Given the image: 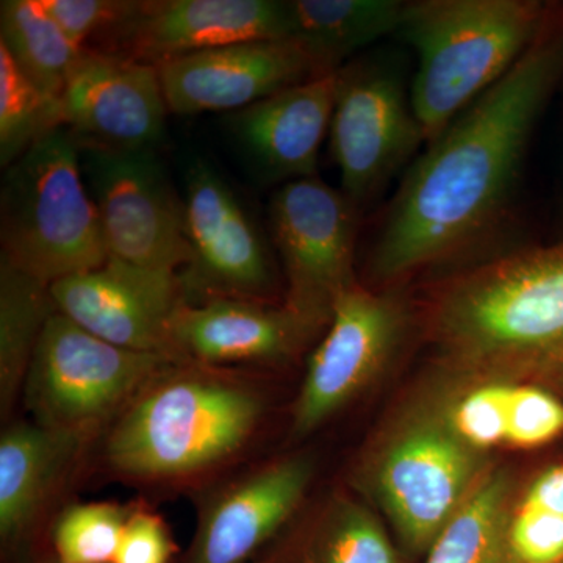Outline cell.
Segmentation results:
<instances>
[{"instance_id":"cell-1","label":"cell","mask_w":563,"mask_h":563,"mask_svg":"<svg viewBox=\"0 0 563 563\" xmlns=\"http://www.w3.org/2000/svg\"><path fill=\"white\" fill-rule=\"evenodd\" d=\"M563 73V31L544 20L514 68L413 162L366 257L376 288L470 262L507 224L533 128Z\"/></svg>"},{"instance_id":"cell-2","label":"cell","mask_w":563,"mask_h":563,"mask_svg":"<svg viewBox=\"0 0 563 563\" xmlns=\"http://www.w3.org/2000/svg\"><path fill=\"white\" fill-rule=\"evenodd\" d=\"M442 362L533 383L563 373V242L507 252L451 274L429 298Z\"/></svg>"},{"instance_id":"cell-3","label":"cell","mask_w":563,"mask_h":563,"mask_svg":"<svg viewBox=\"0 0 563 563\" xmlns=\"http://www.w3.org/2000/svg\"><path fill=\"white\" fill-rule=\"evenodd\" d=\"M265 413V395L243 374L173 363L111 422L103 459L135 483H185L243 453Z\"/></svg>"},{"instance_id":"cell-4","label":"cell","mask_w":563,"mask_h":563,"mask_svg":"<svg viewBox=\"0 0 563 563\" xmlns=\"http://www.w3.org/2000/svg\"><path fill=\"white\" fill-rule=\"evenodd\" d=\"M544 20L533 0L404 2L396 33L417 52L409 92L426 146L514 68Z\"/></svg>"},{"instance_id":"cell-5","label":"cell","mask_w":563,"mask_h":563,"mask_svg":"<svg viewBox=\"0 0 563 563\" xmlns=\"http://www.w3.org/2000/svg\"><path fill=\"white\" fill-rule=\"evenodd\" d=\"M492 466L490 455L454 432L428 388L376 437L355 483L387 515L404 547L426 554Z\"/></svg>"},{"instance_id":"cell-6","label":"cell","mask_w":563,"mask_h":563,"mask_svg":"<svg viewBox=\"0 0 563 563\" xmlns=\"http://www.w3.org/2000/svg\"><path fill=\"white\" fill-rule=\"evenodd\" d=\"M0 240L3 261L49 287L109 261L80 147L68 129L41 140L5 169Z\"/></svg>"},{"instance_id":"cell-7","label":"cell","mask_w":563,"mask_h":563,"mask_svg":"<svg viewBox=\"0 0 563 563\" xmlns=\"http://www.w3.org/2000/svg\"><path fill=\"white\" fill-rule=\"evenodd\" d=\"M173 363L180 362L114 346L57 312L33 355L25 404L38 424L90 440Z\"/></svg>"},{"instance_id":"cell-8","label":"cell","mask_w":563,"mask_h":563,"mask_svg":"<svg viewBox=\"0 0 563 563\" xmlns=\"http://www.w3.org/2000/svg\"><path fill=\"white\" fill-rule=\"evenodd\" d=\"M413 313L396 287L352 285L340 296L310 354L292 407L291 437L303 439L383 377L402 350Z\"/></svg>"},{"instance_id":"cell-9","label":"cell","mask_w":563,"mask_h":563,"mask_svg":"<svg viewBox=\"0 0 563 563\" xmlns=\"http://www.w3.org/2000/svg\"><path fill=\"white\" fill-rule=\"evenodd\" d=\"M361 210L320 177L280 185L268 207L269 236L284 269V303L321 331L355 279Z\"/></svg>"},{"instance_id":"cell-10","label":"cell","mask_w":563,"mask_h":563,"mask_svg":"<svg viewBox=\"0 0 563 563\" xmlns=\"http://www.w3.org/2000/svg\"><path fill=\"white\" fill-rule=\"evenodd\" d=\"M329 139L342 191L361 211L426 144L401 76L368 58L336 70Z\"/></svg>"},{"instance_id":"cell-11","label":"cell","mask_w":563,"mask_h":563,"mask_svg":"<svg viewBox=\"0 0 563 563\" xmlns=\"http://www.w3.org/2000/svg\"><path fill=\"white\" fill-rule=\"evenodd\" d=\"M109 258L179 274L190 261L184 199L147 151L80 150Z\"/></svg>"},{"instance_id":"cell-12","label":"cell","mask_w":563,"mask_h":563,"mask_svg":"<svg viewBox=\"0 0 563 563\" xmlns=\"http://www.w3.org/2000/svg\"><path fill=\"white\" fill-rule=\"evenodd\" d=\"M185 232L190 261L179 273L185 302L214 298L274 302L276 266L236 191L209 163L187 174Z\"/></svg>"},{"instance_id":"cell-13","label":"cell","mask_w":563,"mask_h":563,"mask_svg":"<svg viewBox=\"0 0 563 563\" xmlns=\"http://www.w3.org/2000/svg\"><path fill=\"white\" fill-rule=\"evenodd\" d=\"M290 38L279 0H135L125 20L90 51L161 66L196 52Z\"/></svg>"},{"instance_id":"cell-14","label":"cell","mask_w":563,"mask_h":563,"mask_svg":"<svg viewBox=\"0 0 563 563\" xmlns=\"http://www.w3.org/2000/svg\"><path fill=\"white\" fill-rule=\"evenodd\" d=\"M58 312L129 351L174 355V318L185 303L179 274L109 258L99 268L51 285Z\"/></svg>"},{"instance_id":"cell-15","label":"cell","mask_w":563,"mask_h":563,"mask_svg":"<svg viewBox=\"0 0 563 563\" xmlns=\"http://www.w3.org/2000/svg\"><path fill=\"white\" fill-rule=\"evenodd\" d=\"M65 128L80 150H155L168 103L157 66L85 49L62 95Z\"/></svg>"},{"instance_id":"cell-16","label":"cell","mask_w":563,"mask_h":563,"mask_svg":"<svg viewBox=\"0 0 563 563\" xmlns=\"http://www.w3.org/2000/svg\"><path fill=\"white\" fill-rule=\"evenodd\" d=\"M169 113L240 111L321 76L295 40H255L196 52L157 66Z\"/></svg>"},{"instance_id":"cell-17","label":"cell","mask_w":563,"mask_h":563,"mask_svg":"<svg viewBox=\"0 0 563 563\" xmlns=\"http://www.w3.org/2000/svg\"><path fill=\"white\" fill-rule=\"evenodd\" d=\"M310 455L292 454L236 477L199 515L188 563H243L301 506L312 484Z\"/></svg>"},{"instance_id":"cell-18","label":"cell","mask_w":563,"mask_h":563,"mask_svg":"<svg viewBox=\"0 0 563 563\" xmlns=\"http://www.w3.org/2000/svg\"><path fill=\"white\" fill-rule=\"evenodd\" d=\"M320 332L284 301L214 298L185 302L174 318L172 340L180 363L228 368L288 361Z\"/></svg>"},{"instance_id":"cell-19","label":"cell","mask_w":563,"mask_h":563,"mask_svg":"<svg viewBox=\"0 0 563 563\" xmlns=\"http://www.w3.org/2000/svg\"><path fill=\"white\" fill-rule=\"evenodd\" d=\"M335 81L336 73L313 77L232 113L233 139L258 176L282 185L317 177Z\"/></svg>"},{"instance_id":"cell-20","label":"cell","mask_w":563,"mask_h":563,"mask_svg":"<svg viewBox=\"0 0 563 563\" xmlns=\"http://www.w3.org/2000/svg\"><path fill=\"white\" fill-rule=\"evenodd\" d=\"M88 439L38 422L10 424L0 437V536L20 540L38 523Z\"/></svg>"},{"instance_id":"cell-21","label":"cell","mask_w":563,"mask_h":563,"mask_svg":"<svg viewBox=\"0 0 563 563\" xmlns=\"http://www.w3.org/2000/svg\"><path fill=\"white\" fill-rule=\"evenodd\" d=\"M402 9L399 0H291L290 40L301 44L325 76L363 47L398 32Z\"/></svg>"},{"instance_id":"cell-22","label":"cell","mask_w":563,"mask_h":563,"mask_svg":"<svg viewBox=\"0 0 563 563\" xmlns=\"http://www.w3.org/2000/svg\"><path fill=\"white\" fill-rule=\"evenodd\" d=\"M49 285L0 258V409L9 418L24 395L33 355L57 313Z\"/></svg>"},{"instance_id":"cell-23","label":"cell","mask_w":563,"mask_h":563,"mask_svg":"<svg viewBox=\"0 0 563 563\" xmlns=\"http://www.w3.org/2000/svg\"><path fill=\"white\" fill-rule=\"evenodd\" d=\"M514 488L509 472L492 466L439 533L424 563H509Z\"/></svg>"},{"instance_id":"cell-24","label":"cell","mask_w":563,"mask_h":563,"mask_svg":"<svg viewBox=\"0 0 563 563\" xmlns=\"http://www.w3.org/2000/svg\"><path fill=\"white\" fill-rule=\"evenodd\" d=\"M0 46L29 79L57 96L85 52L62 31L43 0L0 3Z\"/></svg>"},{"instance_id":"cell-25","label":"cell","mask_w":563,"mask_h":563,"mask_svg":"<svg viewBox=\"0 0 563 563\" xmlns=\"http://www.w3.org/2000/svg\"><path fill=\"white\" fill-rule=\"evenodd\" d=\"M63 128L60 96L29 79L0 46V166L9 168L36 143Z\"/></svg>"},{"instance_id":"cell-26","label":"cell","mask_w":563,"mask_h":563,"mask_svg":"<svg viewBox=\"0 0 563 563\" xmlns=\"http://www.w3.org/2000/svg\"><path fill=\"white\" fill-rule=\"evenodd\" d=\"M306 563H401L383 523L354 499H333L307 547Z\"/></svg>"},{"instance_id":"cell-27","label":"cell","mask_w":563,"mask_h":563,"mask_svg":"<svg viewBox=\"0 0 563 563\" xmlns=\"http://www.w3.org/2000/svg\"><path fill=\"white\" fill-rule=\"evenodd\" d=\"M132 509L117 503L66 507L52 528L58 563H113Z\"/></svg>"},{"instance_id":"cell-28","label":"cell","mask_w":563,"mask_h":563,"mask_svg":"<svg viewBox=\"0 0 563 563\" xmlns=\"http://www.w3.org/2000/svg\"><path fill=\"white\" fill-rule=\"evenodd\" d=\"M62 31L81 49H95L131 13L135 0H43Z\"/></svg>"},{"instance_id":"cell-29","label":"cell","mask_w":563,"mask_h":563,"mask_svg":"<svg viewBox=\"0 0 563 563\" xmlns=\"http://www.w3.org/2000/svg\"><path fill=\"white\" fill-rule=\"evenodd\" d=\"M510 554L521 563L563 559V515L517 503L509 528Z\"/></svg>"},{"instance_id":"cell-30","label":"cell","mask_w":563,"mask_h":563,"mask_svg":"<svg viewBox=\"0 0 563 563\" xmlns=\"http://www.w3.org/2000/svg\"><path fill=\"white\" fill-rule=\"evenodd\" d=\"M177 544L161 515L133 507L113 563H169Z\"/></svg>"},{"instance_id":"cell-31","label":"cell","mask_w":563,"mask_h":563,"mask_svg":"<svg viewBox=\"0 0 563 563\" xmlns=\"http://www.w3.org/2000/svg\"><path fill=\"white\" fill-rule=\"evenodd\" d=\"M521 504L563 515V465L540 474L526 490Z\"/></svg>"},{"instance_id":"cell-32","label":"cell","mask_w":563,"mask_h":563,"mask_svg":"<svg viewBox=\"0 0 563 563\" xmlns=\"http://www.w3.org/2000/svg\"><path fill=\"white\" fill-rule=\"evenodd\" d=\"M509 563H521V562H518V561H515V559H510V562Z\"/></svg>"},{"instance_id":"cell-33","label":"cell","mask_w":563,"mask_h":563,"mask_svg":"<svg viewBox=\"0 0 563 563\" xmlns=\"http://www.w3.org/2000/svg\"><path fill=\"white\" fill-rule=\"evenodd\" d=\"M559 563H563V559H562V561H561V562H559Z\"/></svg>"}]
</instances>
